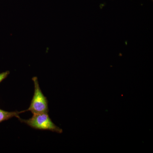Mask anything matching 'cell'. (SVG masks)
<instances>
[{"instance_id": "cell-1", "label": "cell", "mask_w": 153, "mask_h": 153, "mask_svg": "<svg viewBox=\"0 0 153 153\" xmlns=\"http://www.w3.org/2000/svg\"><path fill=\"white\" fill-rule=\"evenodd\" d=\"M18 119L21 122L26 123L32 128L46 130L57 133L63 132V130L53 123L47 113L33 114V116L28 120L22 119L20 117Z\"/></svg>"}, {"instance_id": "cell-2", "label": "cell", "mask_w": 153, "mask_h": 153, "mask_svg": "<svg viewBox=\"0 0 153 153\" xmlns=\"http://www.w3.org/2000/svg\"><path fill=\"white\" fill-rule=\"evenodd\" d=\"M32 79L35 85L34 95L30 107L26 111H30L33 114L44 113H48L49 112L48 100L41 91L38 78L34 76Z\"/></svg>"}, {"instance_id": "cell-4", "label": "cell", "mask_w": 153, "mask_h": 153, "mask_svg": "<svg viewBox=\"0 0 153 153\" xmlns=\"http://www.w3.org/2000/svg\"><path fill=\"white\" fill-rule=\"evenodd\" d=\"M10 73V71H6L5 72H2V73H0V82H1L3 80L7 78Z\"/></svg>"}, {"instance_id": "cell-3", "label": "cell", "mask_w": 153, "mask_h": 153, "mask_svg": "<svg viewBox=\"0 0 153 153\" xmlns=\"http://www.w3.org/2000/svg\"><path fill=\"white\" fill-rule=\"evenodd\" d=\"M26 110L23 111H5L3 110L0 109V123L4 121L8 120L12 118L13 117H16L18 118L20 117L19 114L25 112Z\"/></svg>"}]
</instances>
